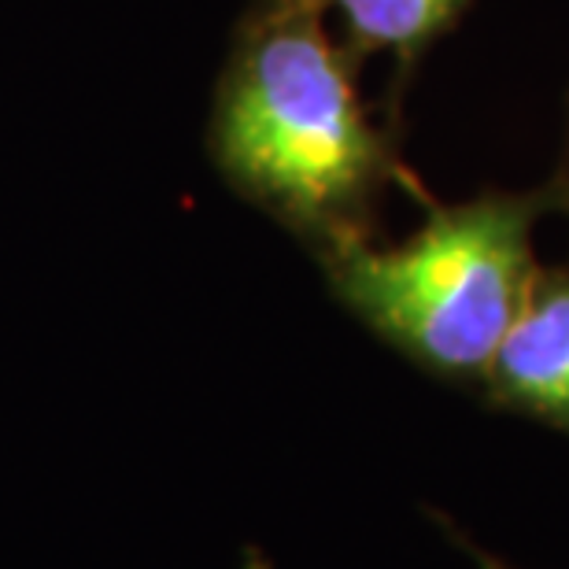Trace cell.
Wrapping results in <instances>:
<instances>
[{"instance_id": "6da1fadb", "label": "cell", "mask_w": 569, "mask_h": 569, "mask_svg": "<svg viewBox=\"0 0 569 569\" xmlns=\"http://www.w3.org/2000/svg\"><path fill=\"white\" fill-rule=\"evenodd\" d=\"M208 152L248 203L318 252L362 237L392 152L315 0H259L214 89Z\"/></svg>"}, {"instance_id": "7a4b0ae2", "label": "cell", "mask_w": 569, "mask_h": 569, "mask_svg": "<svg viewBox=\"0 0 569 569\" xmlns=\"http://www.w3.org/2000/svg\"><path fill=\"white\" fill-rule=\"evenodd\" d=\"M537 211L529 197H485L432 211L396 248L345 237L318 259L337 300L396 351L440 378L485 381L537 278Z\"/></svg>"}, {"instance_id": "3957f363", "label": "cell", "mask_w": 569, "mask_h": 569, "mask_svg": "<svg viewBox=\"0 0 569 569\" xmlns=\"http://www.w3.org/2000/svg\"><path fill=\"white\" fill-rule=\"evenodd\" d=\"M485 385L496 403L569 429V270L532 278Z\"/></svg>"}, {"instance_id": "277c9868", "label": "cell", "mask_w": 569, "mask_h": 569, "mask_svg": "<svg viewBox=\"0 0 569 569\" xmlns=\"http://www.w3.org/2000/svg\"><path fill=\"white\" fill-rule=\"evenodd\" d=\"M333 11L356 52H389L415 63L426 44L455 22L466 0H315Z\"/></svg>"}, {"instance_id": "5b68a950", "label": "cell", "mask_w": 569, "mask_h": 569, "mask_svg": "<svg viewBox=\"0 0 569 569\" xmlns=\"http://www.w3.org/2000/svg\"><path fill=\"white\" fill-rule=\"evenodd\" d=\"M462 548H466V555H470V559H473L477 566H481V569H510L507 562H499V559H492V555H488V551H481V548H473V543H462Z\"/></svg>"}]
</instances>
